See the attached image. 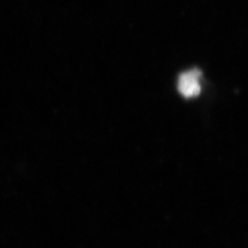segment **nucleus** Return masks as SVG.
<instances>
[{"label":"nucleus","instance_id":"nucleus-1","mask_svg":"<svg viewBox=\"0 0 248 248\" xmlns=\"http://www.w3.org/2000/svg\"><path fill=\"white\" fill-rule=\"evenodd\" d=\"M201 73L198 69H191L183 73L178 78V91L183 97L190 99L197 97L201 92Z\"/></svg>","mask_w":248,"mask_h":248}]
</instances>
